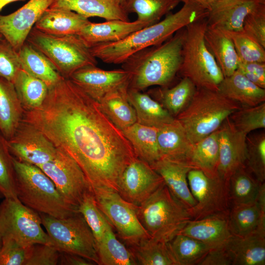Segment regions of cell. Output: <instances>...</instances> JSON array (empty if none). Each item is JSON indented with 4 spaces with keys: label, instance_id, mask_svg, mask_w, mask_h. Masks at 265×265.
Wrapping results in <instances>:
<instances>
[{
    "label": "cell",
    "instance_id": "cell-1",
    "mask_svg": "<svg viewBox=\"0 0 265 265\" xmlns=\"http://www.w3.org/2000/svg\"><path fill=\"white\" fill-rule=\"evenodd\" d=\"M23 120L74 159L92 188L118 192L124 171L136 158L122 131L99 103L62 76L49 88L39 108L24 112Z\"/></svg>",
    "mask_w": 265,
    "mask_h": 265
},
{
    "label": "cell",
    "instance_id": "cell-2",
    "mask_svg": "<svg viewBox=\"0 0 265 265\" xmlns=\"http://www.w3.org/2000/svg\"><path fill=\"white\" fill-rule=\"evenodd\" d=\"M183 3L178 11L168 14L160 21L137 30L121 40L90 48L91 53L104 63L122 64L135 53L159 44L187 25L207 18L208 11L197 3L191 0Z\"/></svg>",
    "mask_w": 265,
    "mask_h": 265
},
{
    "label": "cell",
    "instance_id": "cell-3",
    "mask_svg": "<svg viewBox=\"0 0 265 265\" xmlns=\"http://www.w3.org/2000/svg\"><path fill=\"white\" fill-rule=\"evenodd\" d=\"M186 27L164 42L142 50L129 57L122 68L129 75L128 88L142 91L154 85L167 86L179 73Z\"/></svg>",
    "mask_w": 265,
    "mask_h": 265
},
{
    "label": "cell",
    "instance_id": "cell-4",
    "mask_svg": "<svg viewBox=\"0 0 265 265\" xmlns=\"http://www.w3.org/2000/svg\"><path fill=\"white\" fill-rule=\"evenodd\" d=\"M17 197L38 213L62 218L79 212L68 204L52 180L37 166L12 157Z\"/></svg>",
    "mask_w": 265,
    "mask_h": 265
},
{
    "label": "cell",
    "instance_id": "cell-5",
    "mask_svg": "<svg viewBox=\"0 0 265 265\" xmlns=\"http://www.w3.org/2000/svg\"><path fill=\"white\" fill-rule=\"evenodd\" d=\"M240 106L217 90L197 88L189 104L175 118L194 144L217 130Z\"/></svg>",
    "mask_w": 265,
    "mask_h": 265
},
{
    "label": "cell",
    "instance_id": "cell-6",
    "mask_svg": "<svg viewBox=\"0 0 265 265\" xmlns=\"http://www.w3.org/2000/svg\"><path fill=\"white\" fill-rule=\"evenodd\" d=\"M136 213L150 238L165 243L192 219L188 209L173 195L165 183L136 206Z\"/></svg>",
    "mask_w": 265,
    "mask_h": 265
},
{
    "label": "cell",
    "instance_id": "cell-7",
    "mask_svg": "<svg viewBox=\"0 0 265 265\" xmlns=\"http://www.w3.org/2000/svg\"><path fill=\"white\" fill-rule=\"evenodd\" d=\"M207 25L206 18L186 27L179 73L191 80L197 88L217 91L224 77L205 42L204 34Z\"/></svg>",
    "mask_w": 265,
    "mask_h": 265
},
{
    "label": "cell",
    "instance_id": "cell-8",
    "mask_svg": "<svg viewBox=\"0 0 265 265\" xmlns=\"http://www.w3.org/2000/svg\"><path fill=\"white\" fill-rule=\"evenodd\" d=\"M26 41L44 54L66 78L82 67L98 63L90 48L77 35H53L33 27Z\"/></svg>",
    "mask_w": 265,
    "mask_h": 265
},
{
    "label": "cell",
    "instance_id": "cell-9",
    "mask_svg": "<svg viewBox=\"0 0 265 265\" xmlns=\"http://www.w3.org/2000/svg\"><path fill=\"white\" fill-rule=\"evenodd\" d=\"M39 214L51 243L58 251L80 255L99 265L95 238L79 212L62 218Z\"/></svg>",
    "mask_w": 265,
    "mask_h": 265
},
{
    "label": "cell",
    "instance_id": "cell-10",
    "mask_svg": "<svg viewBox=\"0 0 265 265\" xmlns=\"http://www.w3.org/2000/svg\"><path fill=\"white\" fill-rule=\"evenodd\" d=\"M42 225L39 213L24 205L19 199L3 198L0 203L1 238H12L26 246L37 243L52 244Z\"/></svg>",
    "mask_w": 265,
    "mask_h": 265
},
{
    "label": "cell",
    "instance_id": "cell-11",
    "mask_svg": "<svg viewBox=\"0 0 265 265\" xmlns=\"http://www.w3.org/2000/svg\"><path fill=\"white\" fill-rule=\"evenodd\" d=\"M92 189L99 209L127 246L150 238L138 219L136 206L115 190L103 187Z\"/></svg>",
    "mask_w": 265,
    "mask_h": 265
},
{
    "label": "cell",
    "instance_id": "cell-12",
    "mask_svg": "<svg viewBox=\"0 0 265 265\" xmlns=\"http://www.w3.org/2000/svg\"><path fill=\"white\" fill-rule=\"evenodd\" d=\"M188 186L196 204L189 212L192 219L229 212L231 203L228 183L219 176L211 177L192 169L187 176Z\"/></svg>",
    "mask_w": 265,
    "mask_h": 265
},
{
    "label": "cell",
    "instance_id": "cell-13",
    "mask_svg": "<svg viewBox=\"0 0 265 265\" xmlns=\"http://www.w3.org/2000/svg\"><path fill=\"white\" fill-rule=\"evenodd\" d=\"M38 167L52 180L65 201L78 209L85 194L92 190L80 166L62 149L57 148L53 160Z\"/></svg>",
    "mask_w": 265,
    "mask_h": 265
},
{
    "label": "cell",
    "instance_id": "cell-14",
    "mask_svg": "<svg viewBox=\"0 0 265 265\" xmlns=\"http://www.w3.org/2000/svg\"><path fill=\"white\" fill-rule=\"evenodd\" d=\"M7 141L14 158L37 166L53 160L57 154V148L41 131L23 120Z\"/></svg>",
    "mask_w": 265,
    "mask_h": 265
},
{
    "label": "cell",
    "instance_id": "cell-15",
    "mask_svg": "<svg viewBox=\"0 0 265 265\" xmlns=\"http://www.w3.org/2000/svg\"><path fill=\"white\" fill-rule=\"evenodd\" d=\"M164 184L150 164L136 157L124 171L117 192L126 201L138 206Z\"/></svg>",
    "mask_w": 265,
    "mask_h": 265
},
{
    "label": "cell",
    "instance_id": "cell-16",
    "mask_svg": "<svg viewBox=\"0 0 265 265\" xmlns=\"http://www.w3.org/2000/svg\"><path fill=\"white\" fill-rule=\"evenodd\" d=\"M53 0H30L16 11L0 15V33L18 52L44 12Z\"/></svg>",
    "mask_w": 265,
    "mask_h": 265
},
{
    "label": "cell",
    "instance_id": "cell-17",
    "mask_svg": "<svg viewBox=\"0 0 265 265\" xmlns=\"http://www.w3.org/2000/svg\"><path fill=\"white\" fill-rule=\"evenodd\" d=\"M247 135L238 130L229 117L218 129V176L228 183L232 174L245 166L247 156Z\"/></svg>",
    "mask_w": 265,
    "mask_h": 265
},
{
    "label": "cell",
    "instance_id": "cell-18",
    "mask_svg": "<svg viewBox=\"0 0 265 265\" xmlns=\"http://www.w3.org/2000/svg\"><path fill=\"white\" fill-rule=\"evenodd\" d=\"M129 78L128 72L122 68L105 70L95 65L78 70L69 79L99 102L107 93L128 83Z\"/></svg>",
    "mask_w": 265,
    "mask_h": 265
},
{
    "label": "cell",
    "instance_id": "cell-19",
    "mask_svg": "<svg viewBox=\"0 0 265 265\" xmlns=\"http://www.w3.org/2000/svg\"><path fill=\"white\" fill-rule=\"evenodd\" d=\"M264 4L251 0H219L208 11V26L226 31H242L245 17Z\"/></svg>",
    "mask_w": 265,
    "mask_h": 265
},
{
    "label": "cell",
    "instance_id": "cell-20",
    "mask_svg": "<svg viewBox=\"0 0 265 265\" xmlns=\"http://www.w3.org/2000/svg\"><path fill=\"white\" fill-rule=\"evenodd\" d=\"M178 234L194 238L212 248L225 244L234 236L229 227V212L191 219Z\"/></svg>",
    "mask_w": 265,
    "mask_h": 265
},
{
    "label": "cell",
    "instance_id": "cell-21",
    "mask_svg": "<svg viewBox=\"0 0 265 265\" xmlns=\"http://www.w3.org/2000/svg\"><path fill=\"white\" fill-rule=\"evenodd\" d=\"M229 224L234 236L244 237L258 229L265 231V183L262 184L256 201L252 203L231 205Z\"/></svg>",
    "mask_w": 265,
    "mask_h": 265
},
{
    "label": "cell",
    "instance_id": "cell-22",
    "mask_svg": "<svg viewBox=\"0 0 265 265\" xmlns=\"http://www.w3.org/2000/svg\"><path fill=\"white\" fill-rule=\"evenodd\" d=\"M148 25L137 20L125 21L120 20L96 23L89 21L77 34L89 48L100 44L121 40Z\"/></svg>",
    "mask_w": 265,
    "mask_h": 265
},
{
    "label": "cell",
    "instance_id": "cell-23",
    "mask_svg": "<svg viewBox=\"0 0 265 265\" xmlns=\"http://www.w3.org/2000/svg\"><path fill=\"white\" fill-rule=\"evenodd\" d=\"M162 178L173 195L188 211L196 204L189 187L187 174L192 168L189 165L161 158L151 165Z\"/></svg>",
    "mask_w": 265,
    "mask_h": 265
},
{
    "label": "cell",
    "instance_id": "cell-24",
    "mask_svg": "<svg viewBox=\"0 0 265 265\" xmlns=\"http://www.w3.org/2000/svg\"><path fill=\"white\" fill-rule=\"evenodd\" d=\"M50 8L71 10L87 19L97 17L106 21H130L119 0H53Z\"/></svg>",
    "mask_w": 265,
    "mask_h": 265
},
{
    "label": "cell",
    "instance_id": "cell-25",
    "mask_svg": "<svg viewBox=\"0 0 265 265\" xmlns=\"http://www.w3.org/2000/svg\"><path fill=\"white\" fill-rule=\"evenodd\" d=\"M232 265H265V232L260 229L242 237L233 236L226 243Z\"/></svg>",
    "mask_w": 265,
    "mask_h": 265
},
{
    "label": "cell",
    "instance_id": "cell-26",
    "mask_svg": "<svg viewBox=\"0 0 265 265\" xmlns=\"http://www.w3.org/2000/svg\"><path fill=\"white\" fill-rule=\"evenodd\" d=\"M89 22L88 19L74 11L49 7L42 14L34 27L53 35H77Z\"/></svg>",
    "mask_w": 265,
    "mask_h": 265
},
{
    "label": "cell",
    "instance_id": "cell-27",
    "mask_svg": "<svg viewBox=\"0 0 265 265\" xmlns=\"http://www.w3.org/2000/svg\"><path fill=\"white\" fill-rule=\"evenodd\" d=\"M157 141L161 158L188 165L192 144L176 118L172 123L158 128Z\"/></svg>",
    "mask_w": 265,
    "mask_h": 265
},
{
    "label": "cell",
    "instance_id": "cell-28",
    "mask_svg": "<svg viewBox=\"0 0 265 265\" xmlns=\"http://www.w3.org/2000/svg\"><path fill=\"white\" fill-rule=\"evenodd\" d=\"M217 91L241 106H252L265 102V89L253 83L238 69L224 78Z\"/></svg>",
    "mask_w": 265,
    "mask_h": 265
},
{
    "label": "cell",
    "instance_id": "cell-29",
    "mask_svg": "<svg viewBox=\"0 0 265 265\" xmlns=\"http://www.w3.org/2000/svg\"><path fill=\"white\" fill-rule=\"evenodd\" d=\"M24 112L13 83L0 77V133L7 140L22 121Z\"/></svg>",
    "mask_w": 265,
    "mask_h": 265
},
{
    "label": "cell",
    "instance_id": "cell-30",
    "mask_svg": "<svg viewBox=\"0 0 265 265\" xmlns=\"http://www.w3.org/2000/svg\"><path fill=\"white\" fill-rule=\"evenodd\" d=\"M128 98L135 111L139 124L159 128L175 120L159 102L147 94L128 88Z\"/></svg>",
    "mask_w": 265,
    "mask_h": 265
},
{
    "label": "cell",
    "instance_id": "cell-31",
    "mask_svg": "<svg viewBox=\"0 0 265 265\" xmlns=\"http://www.w3.org/2000/svg\"><path fill=\"white\" fill-rule=\"evenodd\" d=\"M204 38L224 77L233 74L238 68L239 59L229 36L224 30L207 25Z\"/></svg>",
    "mask_w": 265,
    "mask_h": 265
},
{
    "label": "cell",
    "instance_id": "cell-32",
    "mask_svg": "<svg viewBox=\"0 0 265 265\" xmlns=\"http://www.w3.org/2000/svg\"><path fill=\"white\" fill-rule=\"evenodd\" d=\"M128 84L112 90L98 102L106 116L122 131L137 122L135 111L128 98Z\"/></svg>",
    "mask_w": 265,
    "mask_h": 265
},
{
    "label": "cell",
    "instance_id": "cell-33",
    "mask_svg": "<svg viewBox=\"0 0 265 265\" xmlns=\"http://www.w3.org/2000/svg\"><path fill=\"white\" fill-rule=\"evenodd\" d=\"M158 128L136 122L122 131L136 157L150 165L161 159L157 134Z\"/></svg>",
    "mask_w": 265,
    "mask_h": 265
},
{
    "label": "cell",
    "instance_id": "cell-34",
    "mask_svg": "<svg viewBox=\"0 0 265 265\" xmlns=\"http://www.w3.org/2000/svg\"><path fill=\"white\" fill-rule=\"evenodd\" d=\"M219 162L218 130L192 144L187 164L192 169L202 171L211 177L219 176L217 168Z\"/></svg>",
    "mask_w": 265,
    "mask_h": 265
},
{
    "label": "cell",
    "instance_id": "cell-35",
    "mask_svg": "<svg viewBox=\"0 0 265 265\" xmlns=\"http://www.w3.org/2000/svg\"><path fill=\"white\" fill-rule=\"evenodd\" d=\"M17 52L21 68L49 88L62 77L45 55L26 41Z\"/></svg>",
    "mask_w": 265,
    "mask_h": 265
},
{
    "label": "cell",
    "instance_id": "cell-36",
    "mask_svg": "<svg viewBox=\"0 0 265 265\" xmlns=\"http://www.w3.org/2000/svg\"><path fill=\"white\" fill-rule=\"evenodd\" d=\"M108 221L103 237L96 244L99 265H137L130 249L116 238Z\"/></svg>",
    "mask_w": 265,
    "mask_h": 265
},
{
    "label": "cell",
    "instance_id": "cell-37",
    "mask_svg": "<svg viewBox=\"0 0 265 265\" xmlns=\"http://www.w3.org/2000/svg\"><path fill=\"white\" fill-rule=\"evenodd\" d=\"M25 111L39 108L48 94L49 87L21 68L13 82Z\"/></svg>",
    "mask_w": 265,
    "mask_h": 265
},
{
    "label": "cell",
    "instance_id": "cell-38",
    "mask_svg": "<svg viewBox=\"0 0 265 265\" xmlns=\"http://www.w3.org/2000/svg\"><path fill=\"white\" fill-rule=\"evenodd\" d=\"M263 183L260 182L246 166L238 168L232 174L228 182L231 204H247L255 202Z\"/></svg>",
    "mask_w": 265,
    "mask_h": 265
},
{
    "label": "cell",
    "instance_id": "cell-39",
    "mask_svg": "<svg viewBox=\"0 0 265 265\" xmlns=\"http://www.w3.org/2000/svg\"><path fill=\"white\" fill-rule=\"evenodd\" d=\"M167 244L176 265H199L212 248L203 242L180 234Z\"/></svg>",
    "mask_w": 265,
    "mask_h": 265
},
{
    "label": "cell",
    "instance_id": "cell-40",
    "mask_svg": "<svg viewBox=\"0 0 265 265\" xmlns=\"http://www.w3.org/2000/svg\"><path fill=\"white\" fill-rule=\"evenodd\" d=\"M197 87L189 79L183 77L171 88L161 87L154 91L158 101L175 118L189 104Z\"/></svg>",
    "mask_w": 265,
    "mask_h": 265
},
{
    "label": "cell",
    "instance_id": "cell-41",
    "mask_svg": "<svg viewBox=\"0 0 265 265\" xmlns=\"http://www.w3.org/2000/svg\"><path fill=\"white\" fill-rule=\"evenodd\" d=\"M180 2L179 0H126L123 6L128 13H136L137 20L150 26L160 21Z\"/></svg>",
    "mask_w": 265,
    "mask_h": 265
},
{
    "label": "cell",
    "instance_id": "cell-42",
    "mask_svg": "<svg viewBox=\"0 0 265 265\" xmlns=\"http://www.w3.org/2000/svg\"><path fill=\"white\" fill-rule=\"evenodd\" d=\"M127 247L137 265H176L167 243L149 238Z\"/></svg>",
    "mask_w": 265,
    "mask_h": 265
},
{
    "label": "cell",
    "instance_id": "cell-43",
    "mask_svg": "<svg viewBox=\"0 0 265 265\" xmlns=\"http://www.w3.org/2000/svg\"><path fill=\"white\" fill-rule=\"evenodd\" d=\"M245 166L261 183L265 181V132L247 135Z\"/></svg>",
    "mask_w": 265,
    "mask_h": 265
},
{
    "label": "cell",
    "instance_id": "cell-44",
    "mask_svg": "<svg viewBox=\"0 0 265 265\" xmlns=\"http://www.w3.org/2000/svg\"><path fill=\"white\" fill-rule=\"evenodd\" d=\"M235 127L248 135L251 132L265 128V102L252 106H241L230 116Z\"/></svg>",
    "mask_w": 265,
    "mask_h": 265
},
{
    "label": "cell",
    "instance_id": "cell-45",
    "mask_svg": "<svg viewBox=\"0 0 265 265\" xmlns=\"http://www.w3.org/2000/svg\"><path fill=\"white\" fill-rule=\"evenodd\" d=\"M7 140L0 133V197L18 199L15 172Z\"/></svg>",
    "mask_w": 265,
    "mask_h": 265
},
{
    "label": "cell",
    "instance_id": "cell-46",
    "mask_svg": "<svg viewBox=\"0 0 265 265\" xmlns=\"http://www.w3.org/2000/svg\"><path fill=\"white\" fill-rule=\"evenodd\" d=\"M231 39L239 61L265 62V48L243 30H224Z\"/></svg>",
    "mask_w": 265,
    "mask_h": 265
},
{
    "label": "cell",
    "instance_id": "cell-47",
    "mask_svg": "<svg viewBox=\"0 0 265 265\" xmlns=\"http://www.w3.org/2000/svg\"><path fill=\"white\" fill-rule=\"evenodd\" d=\"M78 211L90 228L97 244L104 236L108 221L97 204L92 189L84 196Z\"/></svg>",
    "mask_w": 265,
    "mask_h": 265
},
{
    "label": "cell",
    "instance_id": "cell-48",
    "mask_svg": "<svg viewBox=\"0 0 265 265\" xmlns=\"http://www.w3.org/2000/svg\"><path fill=\"white\" fill-rule=\"evenodd\" d=\"M31 246H24L11 238H2L0 265H25Z\"/></svg>",
    "mask_w": 265,
    "mask_h": 265
},
{
    "label": "cell",
    "instance_id": "cell-49",
    "mask_svg": "<svg viewBox=\"0 0 265 265\" xmlns=\"http://www.w3.org/2000/svg\"><path fill=\"white\" fill-rule=\"evenodd\" d=\"M21 68L18 52L2 39L0 41V77L13 82Z\"/></svg>",
    "mask_w": 265,
    "mask_h": 265
},
{
    "label": "cell",
    "instance_id": "cell-50",
    "mask_svg": "<svg viewBox=\"0 0 265 265\" xmlns=\"http://www.w3.org/2000/svg\"><path fill=\"white\" fill-rule=\"evenodd\" d=\"M243 30L265 48V4L245 17Z\"/></svg>",
    "mask_w": 265,
    "mask_h": 265
},
{
    "label": "cell",
    "instance_id": "cell-51",
    "mask_svg": "<svg viewBox=\"0 0 265 265\" xmlns=\"http://www.w3.org/2000/svg\"><path fill=\"white\" fill-rule=\"evenodd\" d=\"M60 251L53 245L37 243L31 246L25 265H58Z\"/></svg>",
    "mask_w": 265,
    "mask_h": 265
},
{
    "label": "cell",
    "instance_id": "cell-52",
    "mask_svg": "<svg viewBox=\"0 0 265 265\" xmlns=\"http://www.w3.org/2000/svg\"><path fill=\"white\" fill-rule=\"evenodd\" d=\"M237 69L253 83L265 89V62L239 61Z\"/></svg>",
    "mask_w": 265,
    "mask_h": 265
},
{
    "label": "cell",
    "instance_id": "cell-53",
    "mask_svg": "<svg viewBox=\"0 0 265 265\" xmlns=\"http://www.w3.org/2000/svg\"><path fill=\"white\" fill-rule=\"evenodd\" d=\"M232 259L226 243L211 248L199 265H232Z\"/></svg>",
    "mask_w": 265,
    "mask_h": 265
},
{
    "label": "cell",
    "instance_id": "cell-54",
    "mask_svg": "<svg viewBox=\"0 0 265 265\" xmlns=\"http://www.w3.org/2000/svg\"><path fill=\"white\" fill-rule=\"evenodd\" d=\"M58 265H93L96 264L92 261L80 255L65 252H60Z\"/></svg>",
    "mask_w": 265,
    "mask_h": 265
},
{
    "label": "cell",
    "instance_id": "cell-55",
    "mask_svg": "<svg viewBox=\"0 0 265 265\" xmlns=\"http://www.w3.org/2000/svg\"><path fill=\"white\" fill-rule=\"evenodd\" d=\"M198 5L209 11L212 6L219 0H191Z\"/></svg>",
    "mask_w": 265,
    "mask_h": 265
},
{
    "label": "cell",
    "instance_id": "cell-56",
    "mask_svg": "<svg viewBox=\"0 0 265 265\" xmlns=\"http://www.w3.org/2000/svg\"><path fill=\"white\" fill-rule=\"evenodd\" d=\"M25 0H0V12L2 8L9 3L17 1H24Z\"/></svg>",
    "mask_w": 265,
    "mask_h": 265
},
{
    "label": "cell",
    "instance_id": "cell-57",
    "mask_svg": "<svg viewBox=\"0 0 265 265\" xmlns=\"http://www.w3.org/2000/svg\"><path fill=\"white\" fill-rule=\"evenodd\" d=\"M251 0L256 1L262 2V3H265V0Z\"/></svg>",
    "mask_w": 265,
    "mask_h": 265
},
{
    "label": "cell",
    "instance_id": "cell-58",
    "mask_svg": "<svg viewBox=\"0 0 265 265\" xmlns=\"http://www.w3.org/2000/svg\"><path fill=\"white\" fill-rule=\"evenodd\" d=\"M1 244H2V238L0 233V247L1 245Z\"/></svg>",
    "mask_w": 265,
    "mask_h": 265
},
{
    "label": "cell",
    "instance_id": "cell-59",
    "mask_svg": "<svg viewBox=\"0 0 265 265\" xmlns=\"http://www.w3.org/2000/svg\"><path fill=\"white\" fill-rule=\"evenodd\" d=\"M4 38L3 37V36H2V35L0 33V41L1 40H2V39H3Z\"/></svg>",
    "mask_w": 265,
    "mask_h": 265
},
{
    "label": "cell",
    "instance_id": "cell-60",
    "mask_svg": "<svg viewBox=\"0 0 265 265\" xmlns=\"http://www.w3.org/2000/svg\"><path fill=\"white\" fill-rule=\"evenodd\" d=\"M122 4L123 5L126 0H119Z\"/></svg>",
    "mask_w": 265,
    "mask_h": 265
},
{
    "label": "cell",
    "instance_id": "cell-61",
    "mask_svg": "<svg viewBox=\"0 0 265 265\" xmlns=\"http://www.w3.org/2000/svg\"><path fill=\"white\" fill-rule=\"evenodd\" d=\"M180 1H182L183 2H185L187 0H179Z\"/></svg>",
    "mask_w": 265,
    "mask_h": 265
}]
</instances>
